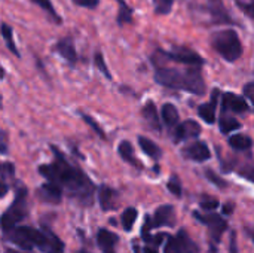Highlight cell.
I'll use <instances>...</instances> for the list:
<instances>
[{"mask_svg":"<svg viewBox=\"0 0 254 253\" xmlns=\"http://www.w3.org/2000/svg\"><path fill=\"white\" fill-rule=\"evenodd\" d=\"M162 239H164V236H158V237H156V239H155L153 242H155L156 245H159V243L162 242Z\"/></svg>","mask_w":254,"mask_h":253,"instance_id":"ee69618b","label":"cell"},{"mask_svg":"<svg viewBox=\"0 0 254 253\" xmlns=\"http://www.w3.org/2000/svg\"><path fill=\"white\" fill-rule=\"evenodd\" d=\"M138 145H140V148H141V151L144 152V154H147L149 157H152V158H155V160H158L159 157H161V149L150 140V139H147V137H143V136H140L138 137Z\"/></svg>","mask_w":254,"mask_h":253,"instance_id":"44dd1931","label":"cell"},{"mask_svg":"<svg viewBox=\"0 0 254 253\" xmlns=\"http://www.w3.org/2000/svg\"><path fill=\"white\" fill-rule=\"evenodd\" d=\"M95 66L101 70V73L106 76V78H110V73H109V69L104 63V57L101 52H95Z\"/></svg>","mask_w":254,"mask_h":253,"instance_id":"4dcf8cb0","label":"cell"},{"mask_svg":"<svg viewBox=\"0 0 254 253\" xmlns=\"http://www.w3.org/2000/svg\"><path fill=\"white\" fill-rule=\"evenodd\" d=\"M164 253H183L182 248H180V243H179V240L176 237H168Z\"/></svg>","mask_w":254,"mask_h":253,"instance_id":"f546056e","label":"cell"},{"mask_svg":"<svg viewBox=\"0 0 254 253\" xmlns=\"http://www.w3.org/2000/svg\"><path fill=\"white\" fill-rule=\"evenodd\" d=\"M205 176L208 177V180H210V182H213V183H214L216 186H219V188H226V186H228V183H226L220 176H217L214 171H211V170H207Z\"/></svg>","mask_w":254,"mask_h":253,"instance_id":"1f68e13d","label":"cell"},{"mask_svg":"<svg viewBox=\"0 0 254 253\" xmlns=\"http://www.w3.org/2000/svg\"><path fill=\"white\" fill-rule=\"evenodd\" d=\"M100 204H101V209L104 212H109V210H113L118 204V194L107 188V186H101L100 189Z\"/></svg>","mask_w":254,"mask_h":253,"instance_id":"e0dca14e","label":"cell"},{"mask_svg":"<svg viewBox=\"0 0 254 253\" xmlns=\"http://www.w3.org/2000/svg\"><path fill=\"white\" fill-rule=\"evenodd\" d=\"M52 151L55 152L57 158L52 164L40 166V174H43L49 182L57 183L61 189L64 188L73 198L82 201L83 204H91L94 194L92 182L77 167L71 166L57 148L52 146Z\"/></svg>","mask_w":254,"mask_h":253,"instance_id":"6da1fadb","label":"cell"},{"mask_svg":"<svg viewBox=\"0 0 254 253\" xmlns=\"http://www.w3.org/2000/svg\"><path fill=\"white\" fill-rule=\"evenodd\" d=\"M119 155L122 157L124 161H127V163H129L132 166H140V163L134 158L132 146H131L129 142H127V140L125 142H121V145H119Z\"/></svg>","mask_w":254,"mask_h":253,"instance_id":"603a6c76","label":"cell"},{"mask_svg":"<svg viewBox=\"0 0 254 253\" xmlns=\"http://www.w3.org/2000/svg\"><path fill=\"white\" fill-rule=\"evenodd\" d=\"M82 116H83L85 122H86V124H89V125L92 127V130H94V131H95V133H97L98 136H101V137L104 139V133H103V128H101V127H98V125H97V124L94 122V119H92L91 116H88V115H82Z\"/></svg>","mask_w":254,"mask_h":253,"instance_id":"d590c367","label":"cell"},{"mask_svg":"<svg viewBox=\"0 0 254 253\" xmlns=\"http://www.w3.org/2000/svg\"><path fill=\"white\" fill-rule=\"evenodd\" d=\"M195 216L198 219H201L208 228H210V233H211V237L214 239V242H219L222 234L225 233V230L228 228V224L225 222V219H222L219 215H207V216H201L198 213H195Z\"/></svg>","mask_w":254,"mask_h":253,"instance_id":"52a82bcc","label":"cell"},{"mask_svg":"<svg viewBox=\"0 0 254 253\" xmlns=\"http://www.w3.org/2000/svg\"><path fill=\"white\" fill-rule=\"evenodd\" d=\"M13 171H15V169H13V166H12V164H9V163H6V164H0V173L7 174V176H12V174H13Z\"/></svg>","mask_w":254,"mask_h":253,"instance_id":"ab89813d","label":"cell"},{"mask_svg":"<svg viewBox=\"0 0 254 253\" xmlns=\"http://www.w3.org/2000/svg\"><path fill=\"white\" fill-rule=\"evenodd\" d=\"M137 216H138V212L134 207H129V209H127L122 213V227H124L125 231H131L132 230V225H134Z\"/></svg>","mask_w":254,"mask_h":253,"instance_id":"484cf974","label":"cell"},{"mask_svg":"<svg viewBox=\"0 0 254 253\" xmlns=\"http://www.w3.org/2000/svg\"><path fill=\"white\" fill-rule=\"evenodd\" d=\"M213 46L226 61H237L243 54L241 40L234 30H222L213 36Z\"/></svg>","mask_w":254,"mask_h":253,"instance_id":"277c9868","label":"cell"},{"mask_svg":"<svg viewBox=\"0 0 254 253\" xmlns=\"http://www.w3.org/2000/svg\"><path fill=\"white\" fill-rule=\"evenodd\" d=\"M31 1H34L37 6H40L43 10H46L55 22H61V18L58 16V13H57L55 7L52 6V1L51 0H31Z\"/></svg>","mask_w":254,"mask_h":253,"instance_id":"4316f807","label":"cell"},{"mask_svg":"<svg viewBox=\"0 0 254 253\" xmlns=\"http://www.w3.org/2000/svg\"><path fill=\"white\" fill-rule=\"evenodd\" d=\"M144 253H158L155 249H152V248H146L144 249Z\"/></svg>","mask_w":254,"mask_h":253,"instance_id":"f6af8a7d","label":"cell"},{"mask_svg":"<svg viewBox=\"0 0 254 253\" xmlns=\"http://www.w3.org/2000/svg\"><path fill=\"white\" fill-rule=\"evenodd\" d=\"M6 252L7 253H21V252H16V251H12V249H7Z\"/></svg>","mask_w":254,"mask_h":253,"instance_id":"7dc6e473","label":"cell"},{"mask_svg":"<svg viewBox=\"0 0 254 253\" xmlns=\"http://www.w3.org/2000/svg\"><path fill=\"white\" fill-rule=\"evenodd\" d=\"M0 107H1V97H0Z\"/></svg>","mask_w":254,"mask_h":253,"instance_id":"681fc988","label":"cell"},{"mask_svg":"<svg viewBox=\"0 0 254 253\" xmlns=\"http://www.w3.org/2000/svg\"><path fill=\"white\" fill-rule=\"evenodd\" d=\"M174 225V207L173 206H162L156 210L153 219H152V227H173Z\"/></svg>","mask_w":254,"mask_h":253,"instance_id":"7c38bea8","label":"cell"},{"mask_svg":"<svg viewBox=\"0 0 254 253\" xmlns=\"http://www.w3.org/2000/svg\"><path fill=\"white\" fill-rule=\"evenodd\" d=\"M240 128H241V124L235 118H231V116H222L220 118V130H222V133L228 134V133H232V131L240 130Z\"/></svg>","mask_w":254,"mask_h":253,"instance_id":"d4e9b609","label":"cell"},{"mask_svg":"<svg viewBox=\"0 0 254 253\" xmlns=\"http://www.w3.org/2000/svg\"><path fill=\"white\" fill-rule=\"evenodd\" d=\"M162 57L167 58V60H171L174 63H183V64H189V66H202L204 64V60L196 54V52H192L190 49H177V51H170V52H165V51H161Z\"/></svg>","mask_w":254,"mask_h":253,"instance_id":"8992f818","label":"cell"},{"mask_svg":"<svg viewBox=\"0 0 254 253\" xmlns=\"http://www.w3.org/2000/svg\"><path fill=\"white\" fill-rule=\"evenodd\" d=\"M57 52L64 58V60H67L71 66L73 64H76V61H77V54H76V49H74V46H73V43H71V40L70 39H61L58 43H57Z\"/></svg>","mask_w":254,"mask_h":253,"instance_id":"9a60e30c","label":"cell"},{"mask_svg":"<svg viewBox=\"0 0 254 253\" xmlns=\"http://www.w3.org/2000/svg\"><path fill=\"white\" fill-rule=\"evenodd\" d=\"M185 157L192 160V161H196V163H204L207 160H210L211 154H210V149L207 146V143L204 142H195L192 145H189L185 151H183Z\"/></svg>","mask_w":254,"mask_h":253,"instance_id":"9c48e42d","label":"cell"},{"mask_svg":"<svg viewBox=\"0 0 254 253\" xmlns=\"http://www.w3.org/2000/svg\"><path fill=\"white\" fill-rule=\"evenodd\" d=\"M0 31H1V36H3V39H4L6 46L9 48V51L18 57V55H19V52H18L16 45H15V42H13V33H12V28H10L7 24H4V22H3V24H1V27H0Z\"/></svg>","mask_w":254,"mask_h":253,"instance_id":"cb8c5ba5","label":"cell"},{"mask_svg":"<svg viewBox=\"0 0 254 253\" xmlns=\"http://www.w3.org/2000/svg\"><path fill=\"white\" fill-rule=\"evenodd\" d=\"M39 197L46 201V203H51V204H58L63 198V189L57 185V183H52V182H48L45 185L40 186L39 189Z\"/></svg>","mask_w":254,"mask_h":253,"instance_id":"8fae6325","label":"cell"},{"mask_svg":"<svg viewBox=\"0 0 254 253\" xmlns=\"http://www.w3.org/2000/svg\"><path fill=\"white\" fill-rule=\"evenodd\" d=\"M229 253H238L237 251V240H235V234H232V239H231V249Z\"/></svg>","mask_w":254,"mask_h":253,"instance_id":"60d3db41","label":"cell"},{"mask_svg":"<svg viewBox=\"0 0 254 253\" xmlns=\"http://www.w3.org/2000/svg\"><path fill=\"white\" fill-rule=\"evenodd\" d=\"M180 243V248H182V252L183 253H198V248L196 245L189 239V236L186 234L185 230H180L179 231V236L176 237Z\"/></svg>","mask_w":254,"mask_h":253,"instance_id":"7402d4cb","label":"cell"},{"mask_svg":"<svg viewBox=\"0 0 254 253\" xmlns=\"http://www.w3.org/2000/svg\"><path fill=\"white\" fill-rule=\"evenodd\" d=\"M229 145H231V148H234L235 151H247V149L252 148L253 140H252V137H249V136L235 134V136H231V137H229Z\"/></svg>","mask_w":254,"mask_h":253,"instance_id":"ffe728a7","label":"cell"},{"mask_svg":"<svg viewBox=\"0 0 254 253\" xmlns=\"http://www.w3.org/2000/svg\"><path fill=\"white\" fill-rule=\"evenodd\" d=\"M3 78H4V70L0 69V79H3Z\"/></svg>","mask_w":254,"mask_h":253,"instance_id":"bcb514c9","label":"cell"},{"mask_svg":"<svg viewBox=\"0 0 254 253\" xmlns=\"http://www.w3.org/2000/svg\"><path fill=\"white\" fill-rule=\"evenodd\" d=\"M223 112H235V113H247L250 110L249 103L246 101L244 97H240L234 92H226L223 95V103H222Z\"/></svg>","mask_w":254,"mask_h":253,"instance_id":"ba28073f","label":"cell"},{"mask_svg":"<svg viewBox=\"0 0 254 253\" xmlns=\"http://www.w3.org/2000/svg\"><path fill=\"white\" fill-rule=\"evenodd\" d=\"M97 240H98V245L103 249V252L115 253V246H116V243H118L119 239H118L116 234H113V233H110L107 230H100Z\"/></svg>","mask_w":254,"mask_h":253,"instance_id":"2e32d148","label":"cell"},{"mask_svg":"<svg viewBox=\"0 0 254 253\" xmlns=\"http://www.w3.org/2000/svg\"><path fill=\"white\" fill-rule=\"evenodd\" d=\"M7 152V134L0 130V154H6Z\"/></svg>","mask_w":254,"mask_h":253,"instance_id":"8d00e7d4","label":"cell"},{"mask_svg":"<svg viewBox=\"0 0 254 253\" xmlns=\"http://www.w3.org/2000/svg\"><path fill=\"white\" fill-rule=\"evenodd\" d=\"M143 118L146 121V124L153 128L155 131H161V121H159V113H158V109L155 106L153 101H147L143 107Z\"/></svg>","mask_w":254,"mask_h":253,"instance_id":"5bb4252c","label":"cell"},{"mask_svg":"<svg viewBox=\"0 0 254 253\" xmlns=\"http://www.w3.org/2000/svg\"><path fill=\"white\" fill-rule=\"evenodd\" d=\"M225 213H226V215H229V213H232V206H229V204H226V206H225Z\"/></svg>","mask_w":254,"mask_h":253,"instance_id":"7bdbcfd3","label":"cell"},{"mask_svg":"<svg viewBox=\"0 0 254 253\" xmlns=\"http://www.w3.org/2000/svg\"><path fill=\"white\" fill-rule=\"evenodd\" d=\"M118 1H119V6H121L119 16H118V21H119V24L131 22V9L127 6V3H125L124 0H118Z\"/></svg>","mask_w":254,"mask_h":253,"instance_id":"f1b7e54d","label":"cell"},{"mask_svg":"<svg viewBox=\"0 0 254 253\" xmlns=\"http://www.w3.org/2000/svg\"><path fill=\"white\" fill-rule=\"evenodd\" d=\"M155 81L159 85H164L171 89L188 91L196 95L205 94V82L202 79L201 72L195 67L180 70L174 67L156 66Z\"/></svg>","mask_w":254,"mask_h":253,"instance_id":"7a4b0ae2","label":"cell"},{"mask_svg":"<svg viewBox=\"0 0 254 253\" xmlns=\"http://www.w3.org/2000/svg\"><path fill=\"white\" fill-rule=\"evenodd\" d=\"M9 233H10L7 236L9 240L15 243L16 246H21L25 251H30L33 246H36L45 253L64 252V245L52 233L43 234L42 231H37L28 227H19L16 230H10Z\"/></svg>","mask_w":254,"mask_h":253,"instance_id":"3957f363","label":"cell"},{"mask_svg":"<svg viewBox=\"0 0 254 253\" xmlns=\"http://www.w3.org/2000/svg\"><path fill=\"white\" fill-rule=\"evenodd\" d=\"M161 116H162L164 124H165L168 128L176 127V125L179 124V112H177L176 106L171 104V103H167V104L162 106V109H161Z\"/></svg>","mask_w":254,"mask_h":253,"instance_id":"d6986e66","label":"cell"},{"mask_svg":"<svg viewBox=\"0 0 254 253\" xmlns=\"http://www.w3.org/2000/svg\"><path fill=\"white\" fill-rule=\"evenodd\" d=\"M244 97H247L250 101H254V84L249 82L244 88Z\"/></svg>","mask_w":254,"mask_h":253,"instance_id":"f35d334b","label":"cell"},{"mask_svg":"<svg viewBox=\"0 0 254 253\" xmlns=\"http://www.w3.org/2000/svg\"><path fill=\"white\" fill-rule=\"evenodd\" d=\"M168 189H170L174 195H177V197H180V195H182V186H180V183H179L177 177H173V179L170 180V183H168Z\"/></svg>","mask_w":254,"mask_h":253,"instance_id":"836d02e7","label":"cell"},{"mask_svg":"<svg viewBox=\"0 0 254 253\" xmlns=\"http://www.w3.org/2000/svg\"><path fill=\"white\" fill-rule=\"evenodd\" d=\"M208 12L214 22H229V16L226 13V9L222 3V0H208Z\"/></svg>","mask_w":254,"mask_h":253,"instance_id":"ac0fdd59","label":"cell"},{"mask_svg":"<svg viewBox=\"0 0 254 253\" xmlns=\"http://www.w3.org/2000/svg\"><path fill=\"white\" fill-rule=\"evenodd\" d=\"M77 253H88V252H85V251H80V252H77Z\"/></svg>","mask_w":254,"mask_h":253,"instance_id":"c3c4849f","label":"cell"},{"mask_svg":"<svg viewBox=\"0 0 254 253\" xmlns=\"http://www.w3.org/2000/svg\"><path fill=\"white\" fill-rule=\"evenodd\" d=\"M73 1L77 6H82V7H95L100 0H73Z\"/></svg>","mask_w":254,"mask_h":253,"instance_id":"74e56055","label":"cell"},{"mask_svg":"<svg viewBox=\"0 0 254 253\" xmlns=\"http://www.w3.org/2000/svg\"><path fill=\"white\" fill-rule=\"evenodd\" d=\"M174 0H153V6H155V12L158 15H167L170 13V10L173 9Z\"/></svg>","mask_w":254,"mask_h":253,"instance_id":"83f0119b","label":"cell"},{"mask_svg":"<svg viewBox=\"0 0 254 253\" xmlns=\"http://www.w3.org/2000/svg\"><path fill=\"white\" fill-rule=\"evenodd\" d=\"M153 227H152V218L150 216H147L146 218V221H144V227H143V230H141V234H143V240H146V242H149L150 240V230H152Z\"/></svg>","mask_w":254,"mask_h":253,"instance_id":"d6a6232c","label":"cell"},{"mask_svg":"<svg viewBox=\"0 0 254 253\" xmlns=\"http://www.w3.org/2000/svg\"><path fill=\"white\" fill-rule=\"evenodd\" d=\"M27 215V203H25V191L21 189L18 195L15 197V201L12 206L1 215L0 218V228L4 233H9L16 227L18 222H21Z\"/></svg>","mask_w":254,"mask_h":253,"instance_id":"5b68a950","label":"cell"},{"mask_svg":"<svg viewBox=\"0 0 254 253\" xmlns=\"http://www.w3.org/2000/svg\"><path fill=\"white\" fill-rule=\"evenodd\" d=\"M219 207V201L213 200V198H207L204 201H201V209L204 210H216Z\"/></svg>","mask_w":254,"mask_h":253,"instance_id":"e575fe53","label":"cell"},{"mask_svg":"<svg viewBox=\"0 0 254 253\" xmlns=\"http://www.w3.org/2000/svg\"><path fill=\"white\" fill-rule=\"evenodd\" d=\"M6 192H7V186H6L3 182H0V198H1V197H4V195H6Z\"/></svg>","mask_w":254,"mask_h":253,"instance_id":"b9f144b4","label":"cell"},{"mask_svg":"<svg viewBox=\"0 0 254 253\" xmlns=\"http://www.w3.org/2000/svg\"><path fill=\"white\" fill-rule=\"evenodd\" d=\"M199 134H201V125L193 119H188V121L179 124L177 131H176V139L177 140H190V139H196Z\"/></svg>","mask_w":254,"mask_h":253,"instance_id":"30bf717a","label":"cell"},{"mask_svg":"<svg viewBox=\"0 0 254 253\" xmlns=\"http://www.w3.org/2000/svg\"><path fill=\"white\" fill-rule=\"evenodd\" d=\"M217 100H219V89L213 91L210 103H204L199 106L198 113L207 124H214L216 121V109H217Z\"/></svg>","mask_w":254,"mask_h":253,"instance_id":"4fadbf2b","label":"cell"}]
</instances>
